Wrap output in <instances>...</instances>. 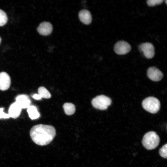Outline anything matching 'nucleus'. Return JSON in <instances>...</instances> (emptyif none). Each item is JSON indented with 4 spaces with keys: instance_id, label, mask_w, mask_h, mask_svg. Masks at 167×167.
<instances>
[{
    "instance_id": "nucleus-1",
    "label": "nucleus",
    "mask_w": 167,
    "mask_h": 167,
    "mask_svg": "<svg viewBox=\"0 0 167 167\" xmlns=\"http://www.w3.org/2000/svg\"><path fill=\"white\" fill-rule=\"evenodd\" d=\"M56 130L52 125L39 124L33 126L30 134L32 141L40 146L47 145L53 139L56 135Z\"/></svg>"
},
{
    "instance_id": "nucleus-2",
    "label": "nucleus",
    "mask_w": 167,
    "mask_h": 167,
    "mask_svg": "<svg viewBox=\"0 0 167 167\" xmlns=\"http://www.w3.org/2000/svg\"><path fill=\"white\" fill-rule=\"evenodd\" d=\"M160 139L157 134L153 131L148 132L144 135L142 143L143 146L147 149L152 150L158 145Z\"/></svg>"
},
{
    "instance_id": "nucleus-3",
    "label": "nucleus",
    "mask_w": 167,
    "mask_h": 167,
    "mask_svg": "<svg viewBox=\"0 0 167 167\" xmlns=\"http://www.w3.org/2000/svg\"><path fill=\"white\" fill-rule=\"evenodd\" d=\"M142 105L146 110L151 113H155L160 109V103L156 98L154 97H149L143 101Z\"/></svg>"
},
{
    "instance_id": "nucleus-4",
    "label": "nucleus",
    "mask_w": 167,
    "mask_h": 167,
    "mask_svg": "<svg viewBox=\"0 0 167 167\" xmlns=\"http://www.w3.org/2000/svg\"><path fill=\"white\" fill-rule=\"evenodd\" d=\"M111 102V99L104 95L97 96L91 101L92 104L94 107L101 110L106 109Z\"/></svg>"
},
{
    "instance_id": "nucleus-5",
    "label": "nucleus",
    "mask_w": 167,
    "mask_h": 167,
    "mask_svg": "<svg viewBox=\"0 0 167 167\" xmlns=\"http://www.w3.org/2000/svg\"><path fill=\"white\" fill-rule=\"evenodd\" d=\"M131 46L127 42L123 41H119L115 45L114 50L117 54L119 55H124L130 51Z\"/></svg>"
},
{
    "instance_id": "nucleus-6",
    "label": "nucleus",
    "mask_w": 167,
    "mask_h": 167,
    "mask_svg": "<svg viewBox=\"0 0 167 167\" xmlns=\"http://www.w3.org/2000/svg\"><path fill=\"white\" fill-rule=\"evenodd\" d=\"M139 49L143 52L144 56L148 59L152 58L154 56V46L150 43L146 42L141 44L139 46Z\"/></svg>"
},
{
    "instance_id": "nucleus-7",
    "label": "nucleus",
    "mask_w": 167,
    "mask_h": 167,
    "mask_svg": "<svg viewBox=\"0 0 167 167\" xmlns=\"http://www.w3.org/2000/svg\"><path fill=\"white\" fill-rule=\"evenodd\" d=\"M147 75L150 79L155 81L160 80L163 77L162 72L155 67H151L148 69Z\"/></svg>"
},
{
    "instance_id": "nucleus-8",
    "label": "nucleus",
    "mask_w": 167,
    "mask_h": 167,
    "mask_svg": "<svg viewBox=\"0 0 167 167\" xmlns=\"http://www.w3.org/2000/svg\"><path fill=\"white\" fill-rule=\"evenodd\" d=\"M11 80L10 76L5 72L0 73V89L2 91L7 90L10 87Z\"/></svg>"
},
{
    "instance_id": "nucleus-9",
    "label": "nucleus",
    "mask_w": 167,
    "mask_h": 167,
    "mask_svg": "<svg viewBox=\"0 0 167 167\" xmlns=\"http://www.w3.org/2000/svg\"><path fill=\"white\" fill-rule=\"evenodd\" d=\"M37 30L41 35L47 36L49 35L52 32L53 27L49 22H44L40 24L37 28Z\"/></svg>"
},
{
    "instance_id": "nucleus-10",
    "label": "nucleus",
    "mask_w": 167,
    "mask_h": 167,
    "mask_svg": "<svg viewBox=\"0 0 167 167\" xmlns=\"http://www.w3.org/2000/svg\"><path fill=\"white\" fill-rule=\"evenodd\" d=\"M15 102L22 109L28 108L31 103V101L28 96L25 94L18 95L15 98Z\"/></svg>"
},
{
    "instance_id": "nucleus-11",
    "label": "nucleus",
    "mask_w": 167,
    "mask_h": 167,
    "mask_svg": "<svg viewBox=\"0 0 167 167\" xmlns=\"http://www.w3.org/2000/svg\"><path fill=\"white\" fill-rule=\"evenodd\" d=\"M22 109L15 102L11 104L8 110V114L10 117L13 118H18L20 115Z\"/></svg>"
},
{
    "instance_id": "nucleus-12",
    "label": "nucleus",
    "mask_w": 167,
    "mask_h": 167,
    "mask_svg": "<svg viewBox=\"0 0 167 167\" xmlns=\"http://www.w3.org/2000/svg\"><path fill=\"white\" fill-rule=\"evenodd\" d=\"M79 18L80 21L85 24H90L92 20V17L90 12L85 9L82 10L79 14Z\"/></svg>"
},
{
    "instance_id": "nucleus-13",
    "label": "nucleus",
    "mask_w": 167,
    "mask_h": 167,
    "mask_svg": "<svg viewBox=\"0 0 167 167\" xmlns=\"http://www.w3.org/2000/svg\"><path fill=\"white\" fill-rule=\"evenodd\" d=\"M27 111L29 116L32 120L38 118L40 116V114L36 107L34 105H30L28 108Z\"/></svg>"
},
{
    "instance_id": "nucleus-14",
    "label": "nucleus",
    "mask_w": 167,
    "mask_h": 167,
    "mask_svg": "<svg viewBox=\"0 0 167 167\" xmlns=\"http://www.w3.org/2000/svg\"><path fill=\"white\" fill-rule=\"evenodd\" d=\"M65 113L68 115L73 114L75 111V105L71 103H66L63 105Z\"/></svg>"
},
{
    "instance_id": "nucleus-15",
    "label": "nucleus",
    "mask_w": 167,
    "mask_h": 167,
    "mask_svg": "<svg viewBox=\"0 0 167 167\" xmlns=\"http://www.w3.org/2000/svg\"><path fill=\"white\" fill-rule=\"evenodd\" d=\"M38 94L41 98L49 99L51 97V95L48 90L45 87H40L38 90Z\"/></svg>"
},
{
    "instance_id": "nucleus-16",
    "label": "nucleus",
    "mask_w": 167,
    "mask_h": 167,
    "mask_svg": "<svg viewBox=\"0 0 167 167\" xmlns=\"http://www.w3.org/2000/svg\"><path fill=\"white\" fill-rule=\"evenodd\" d=\"M8 20L7 16L6 13L2 10L0 9V26L5 25Z\"/></svg>"
},
{
    "instance_id": "nucleus-17",
    "label": "nucleus",
    "mask_w": 167,
    "mask_h": 167,
    "mask_svg": "<svg viewBox=\"0 0 167 167\" xmlns=\"http://www.w3.org/2000/svg\"><path fill=\"white\" fill-rule=\"evenodd\" d=\"M167 144L164 145L159 150V153L160 155L164 158H167Z\"/></svg>"
},
{
    "instance_id": "nucleus-18",
    "label": "nucleus",
    "mask_w": 167,
    "mask_h": 167,
    "mask_svg": "<svg viewBox=\"0 0 167 167\" xmlns=\"http://www.w3.org/2000/svg\"><path fill=\"white\" fill-rule=\"evenodd\" d=\"M163 1V0H148L147 1V3L148 6H153L161 4Z\"/></svg>"
},
{
    "instance_id": "nucleus-19",
    "label": "nucleus",
    "mask_w": 167,
    "mask_h": 167,
    "mask_svg": "<svg viewBox=\"0 0 167 167\" xmlns=\"http://www.w3.org/2000/svg\"><path fill=\"white\" fill-rule=\"evenodd\" d=\"M4 109L0 108V119L1 118H8L10 117L8 113H5L3 111Z\"/></svg>"
},
{
    "instance_id": "nucleus-20",
    "label": "nucleus",
    "mask_w": 167,
    "mask_h": 167,
    "mask_svg": "<svg viewBox=\"0 0 167 167\" xmlns=\"http://www.w3.org/2000/svg\"><path fill=\"white\" fill-rule=\"evenodd\" d=\"M34 99L36 100H40L41 99V98L40 96L37 94L33 95L32 96Z\"/></svg>"
},
{
    "instance_id": "nucleus-21",
    "label": "nucleus",
    "mask_w": 167,
    "mask_h": 167,
    "mask_svg": "<svg viewBox=\"0 0 167 167\" xmlns=\"http://www.w3.org/2000/svg\"><path fill=\"white\" fill-rule=\"evenodd\" d=\"M165 3L167 4V0H165Z\"/></svg>"
},
{
    "instance_id": "nucleus-22",
    "label": "nucleus",
    "mask_w": 167,
    "mask_h": 167,
    "mask_svg": "<svg viewBox=\"0 0 167 167\" xmlns=\"http://www.w3.org/2000/svg\"><path fill=\"white\" fill-rule=\"evenodd\" d=\"M1 37H0V43L1 42Z\"/></svg>"
}]
</instances>
